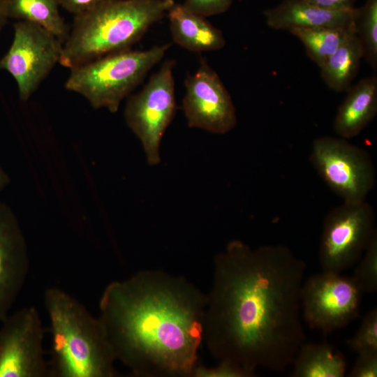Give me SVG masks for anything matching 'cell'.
<instances>
[{
	"label": "cell",
	"mask_w": 377,
	"mask_h": 377,
	"mask_svg": "<svg viewBox=\"0 0 377 377\" xmlns=\"http://www.w3.org/2000/svg\"><path fill=\"white\" fill-rule=\"evenodd\" d=\"M346 344L359 353H377V308L367 313L355 334L346 340Z\"/></svg>",
	"instance_id": "obj_23"
},
{
	"label": "cell",
	"mask_w": 377,
	"mask_h": 377,
	"mask_svg": "<svg viewBox=\"0 0 377 377\" xmlns=\"http://www.w3.org/2000/svg\"><path fill=\"white\" fill-rule=\"evenodd\" d=\"M182 110L188 126L214 134L230 131L237 124L231 96L217 73L204 59L187 75Z\"/></svg>",
	"instance_id": "obj_12"
},
{
	"label": "cell",
	"mask_w": 377,
	"mask_h": 377,
	"mask_svg": "<svg viewBox=\"0 0 377 377\" xmlns=\"http://www.w3.org/2000/svg\"><path fill=\"white\" fill-rule=\"evenodd\" d=\"M59 6V0H8V17L36 24L64 43L70 31L60 14Z\"/></svg>",
	"instance_id": "obj_19"
},
{
	"label": "cell",
	"mask_w": 377,
	"mask_h": 377,
	"mask_svg": "<svg viewBox=\"0 0 377 377\" xmlns=\"http://www.w3.org/2000/svg\"><path fill=\"white\" fill-rule=\"evenodd\" d=\"M375 213L366 201L343 202L326 216L319 248L322 270L341 273L357 263L377 235Z\"/></svg>",
	"instance_id": "obj_8"
},
{
	"label": "cell",
	"mask_w": 377,
	"mask_h": 377,
	"mask_svg": "<svg viewBox=\"0 0 377 377\" xmlns=\"http://www.w3.org/2000/svg\"><path fill=\"white\" fill-rule=\"evenodd\" d=\"M336 114L333 128L341 138H353L374 119L377 113V77L360 80L347 91Z\"/></svg>",
	"instance_id": "obj_15"
},
{
	"label": "cell",
	"mask_w": 377,
	"mask_h": 377,
	"mask_svg": "<svg viewBox=\"0 0 377 377\" xmlns=\"http://www.w3.org/2000/svg\"><path fill=\"white\" fill-rule=\"evenodd\" d=\"M174 66L173 60L164 61L124 108L125 121L140 140L150 165L161 161V142L176 111Z\"/></svg>",
	"instance_id": "obj_6"
},
{
	"label": "cell",
	"mask_w": 377,
	"mask_h": 377,
	"mask_svg": "<svg viewBox=\"0 0 377 377\" xmlns=\"http://www.w3.org/2000/svg\"><path fill=\"white\" fill-rule=\"evenodd\" d=\"M10 179L7 173L0 165V194L3 190L8 185Z\"/></svg>",
	"instance_id": "obj_30"
},
{
	"label": "cell",
	"mask_w": 377,
	"mask_h": 377,
	"mask_svg": "<svg viewBox=\"0 0 377 377\" xmlns=\"http://www.w3.org/2000/svg\"><path fill=\"white\" fill-rule=\"evenodd\" d=\"M0 327V377H49L45 329L34 306L17 310Z\"/></svg>",
	"instance_id": "obj_11"
},
{
	"label": "cell",
	"mask_w": 377,
	"mask_h": 377,
	"mask_svg": "<svg viewBox=\"0 0 377 377\" xmlns=\"http://www.w3.org/2000/svg\"><path fill=\"white\" fill-rule=\"evenodd\" d=\"M362 58V47L355 23L343 43L320 68L323 82L336 92L346 91L358 73Z\"/></svg>",
	"instance_id": "obj_17"
},
{
	"label": "cell",
	"mask_w": 377,
	"mask_h": 377,
	"mask_svg": "<svg viewBox=\"0 0 377 377\" xmlns=\"http://www.w3.org/2000/svg\"><path fill=\"white\" fill-rule=\"evenodd\" d=\"M8 18V0H0V34Z\"/></svg>",
	"instance_id": "obj_29"
},
{
	"label": "cell",
	"mask_w": 377,
	"mask_h": 377,
	"mask_svg": "<svg viewBox=\"0 0 377 377\" xmlns=\"http://www.w3.org/2000/svg\"><path fill=\"white\" fill-rule=\"evenodd\" d=\"M363 294L352 276L323 271L303 282V317L310 327L330 333L359 316Z\"/></svg>",
	"instance_id": "obj_10"
},
{
	"label": "cell",
	"mask_w": 377,
	"mask_h": 377,
	"mask_svg": "<svg viewBox=\"0 0 377 377\" xmlns=\"http://www.w3.org/2000/svg\"><path fill=\"white\" fill-rule=\"evenodd\" d=\"M29 268L26 239L13 211L0 200V321L21 291Z\"/></svg>",
	"instance_id": "obj_13"
},
{
	"label": "cell",
	"mask_w": 377,
	"mask_h": 377,
	"mask_svg": "<svg viewBox=\"0 0 377 377\" xmlns=\"http://www.w3.org/2000/svg\"><path fill=\"white\" fill-rule=\"evenodd\" d=\"M194 377H249L246 373L235 365L219 361L217 365L207 367L198 364L196 367Z\"/></svg>",
	"instance_id": "obj_25"
},
{
	"label": "cell",
	"mask_w": 377,
	"mask_h": 377,
	"mask_svg": "<svg viewBox=\"0 0 377 377\" xmlns=\"http://www.w3.org/2000/svg\"><path fill=\"white\" fill-rule=\"evenodd\" d=\"M310 161L329 188L343 202L365 201L376 184V170L369 153L347 139L323 136L311 147Z\"/></svg>",
	"instance_id": "obj_7"
},
{
	"label": "cell",
	"mask_w": 377,
	"mask_h": 377,
	"mask_svg": "<svg viewBox=\"0 0 377 377\" xmlns=\"http://www.w3.org/2000/svg\"><path fill=\"white\" fill-rule=\"evenodd\" d=\"M13 29L10 48L0 59V70L13 77L20 99L26 101L59 63L64 43L32 22L17 21Z\"/></svg>",
	"instance_id": "obj_9"
},
{
	"label": "cell",
	"mask_w": 377,
	"mask_h": 377,
	"mask_svg": "<svg viewBox=\"0 0 377 377\" xmlns=\"http://www.w3.org/2000/svg\"><path fill=\"white\" fill-rule=\"evenodd\" d=\"M170 44L145 50L111 53L71 70L65 88L82 96L95 109L117 112L121 101L164 57Z\"/></svg>",
	"instance_id": "obj_5"
},
{
	"label": "cell",
	"mask_w": 377,
	"mask_h": 377,
	"mask_svg": "<svg viewBox=\"0 0 377 377\" xmlns=\"http://www.w3.org/2000/svg\"><path fill=\"white\" fill-rule=\"evenodd\" d=\"M44 303L52 337L49 377H114L116 360L98 318L67 292L47 288Z\"/></svg>",
	"instance_id": "obj_3"
},
{
	"label": "cell",
	"mask_w": 377,
	"mask_h": 377,
	"mask_svg": "<svg viewBox=\"0 0 377 377\" xmlns=\"http://www.w3.org/2000/svg\"><path fill=\"white\" fill-rule=\"evenodd\" d=\"M174 3L173 0H101L75 15L59 64L71 69L129 49Z\"/></svg>",
	"instance_id": "obj_4"
},
{
	"label": "cell",
	"mask_w": 377,
	"mask_h": 377,
	"mask_svg": "<svg viewBox=\"0 0 377 377\" xmlns=\"http://www.w3.org/2000/svg\"><path fill=\"white\" fill-rule=\"evenodd\" d=\"M308 2L320 8L341 10L354 8L355 0H306Z\"/></svg>",
	"instance_id": "obj_28"
},
{
	"label": "cell",
	"mask_w": 377,
	"mask_h": 377,
	"mask_svg": "<svg viewBox=\"0 0 377 377\" xmlns=\"http://www.w3.org/2000/svg\"><path fill=\"white\" fill-rule=\"evenodd\" d=\"M349 377H376L377 353H359L355 364L348 373Z\"/></svg>",
	"instance_id": "obj_26"
},
{
	"label": "cell",
	"mask_w": 377,
	"mask_h": 377,
	"mask_svg": "<svg viewBox=\"0 0 377 377\" xmlns=\"http://www.w3.org/2000/svg\"><path fill=\"white\" fill-rule=\"evenodd\" d=\"M292 29L288 31L303 44L306 54L320 68L343 43L351 27Z\"/></svg>",
	"instance_id": "obj_20"
},
{
	"label": "cell",
	"mask_w": 377,
	"mask_h": 377,
	"mask_svg": "<svg viewBox=\"0 0 377 377\" xmlns=\"http://www.w3.org/2000/svg\"><path fill=\"white\" fill-rule=\"evenodd\" d=\"M306 265L286 246L230 241L214 260L202 341L219 361L249 377L283 373L305 342L301 289Z\"/></svg>",
	"instance_id": "obj_1"
},
{
	"label": "cell",
	"mask_w": 377,
	"mask_h": 377,
	"mask_svg": "<svg viewBox=\"0 0 377 377\" xmlns=\"http://www.w3.org/2000/svg\"><path fill=\"white\" fill-rule=\"evenodd\" d=\"M207 295L182 276L146 269L104 289L100 316L116 361L138 377H191Z\"/></svg>",
	"instance_id": "obj_2"
},
{
	"label": "cell",
	"mask_w": 377,
	"mask_h": 377,
	"mask_svg": "<svg viewBox=\"0 0 377 377\" xmlns=\"http://www.w3.org/2000/svg\"><path fill=\"white\" fill-rule=\"evenodd\" d=\"M359 8L331 10L306 0H283L265 10L267 25L275 30L315 28H348L357 18Z\"/></svg>",
	"instance_id": "obj_14"
},
{
	"label": "cell",
	"mask_w": 377,
	"mask_h": 377,
	"mask_svg": "<svg viewBox=\"0 0 377 377\" xmlns=\"http://www.w3.org/2000/svg\"><path fill=\"white\" fill-rule=\"evenodd\" d=\"M170 30L173 41L194 52L216 51L224 47L226 39L221 30L205 17L174 3L168 10Z\"/></svg>",
	"instance_id": "obj_16"
},
{
	"label": "cell",
	"mask_w": 377,
	"mask_h": 377,
	"mask_svg": "<svg viewBox=\"0 0 377 377\" xmlns=\"http://www.w3.org/2000/svg\"><path fill=\"white\" fill-rule=\"evenodd\" d=\"M101 1V0H59V3L65 10L74 15H77L90 10Z\"/></svg>",
	"instance_id": "obj_27"
},
{
	"label": "cell",
	"mask_w": 377,
	"mask_h": 377,
	"mask_svg": "<svg viewBox=\"0 0 377 377\" xmlns=\"http://www.w3.org/2000/svg\"><path fill=\"white\" fill-rule=\"evenodd\" d=\"M356 33L360 41L363 58L372 68H377V0H367L359 8L355 20Z\"/></svg>",
	"instance_id": "obj_21"
},
{
	"label": "cell",
	"mask_w": 377,
	"mask_h": 377,
	"mask_svg": "<svg viewBox=\"0 0 377 377\" xmlns=\"http://www.w3.org/2000/svg\"><path fill=\"white\" fill-rule=\"evenodd\" d=\"M293 364V377H343L347 368L344 356L327 343L304 342Z\"/></svg>",
	"instance_id": "obj_18"
},
{
	"label": "cell",
	"mask_w": 377,
	"mask_h": 377,
	"mask_svg": "<svg viewBox=\"0 0 377 377\" xmlns=\"http://www.w3.org/2000/svg\"><path fill=\"white\" fill-rule=\"evenodd\" d=\"M353 279L361 290L371 293L377 290V235L374 237L361 261L354 270Z\"/></svg>",
	"instance_id": "obj_22"
},
{
	"label": "cell",
	"mask_w": 377,
	"mask_h": 377,
	"mask_svg": "<svg viewBox=\"0 0 377 377\" xmlns=\"http://www.w3.org/2000/svg\"><path fill=\"white\" fill-rule=\"evenodd\" d=\"M232 3V0H184L183 5L189 10L206 17L226 12Z\"/></svg>",
	"instance_id": "obj_24"
}]
</instances>
